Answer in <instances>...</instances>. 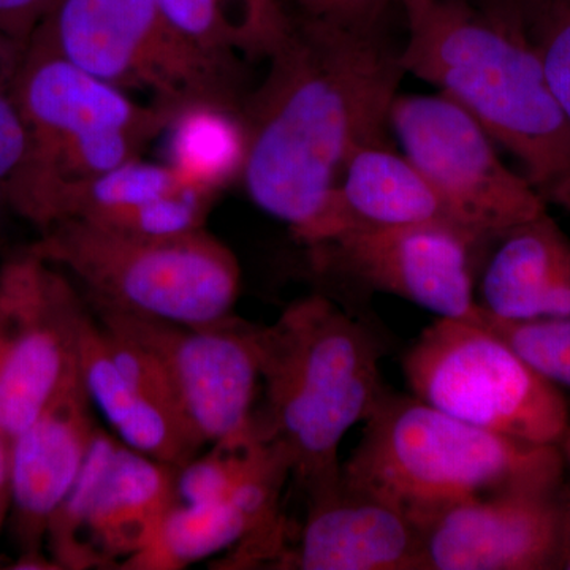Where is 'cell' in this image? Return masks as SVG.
<instances>
[{
  "instance_id": "1",
  "label": "cell",
  "mask_w": 570,
  "mask_h": 570,
  "mask_svg": "<svg viewBox=\"0 0 570 570\" xmlns=\"http://www.w3.org/2000/svg\"><path fill=\"white\" fill-rule=\"evenodd\" d=\"M400 56L389 32L346 31L287 9L264 81L249 89L239 111L246 132L242 183L255 206L287 224L299 245L324 219L352 154L385 141L406 75Z\"/></svg>"
},
{
  "instance_id": "2",
  "label": "cell",
  "mask_w": 570,
  "mask_h": 570,
  "mask_svg": "<svg viewBox=\"0 0 570 570\" xmlns=\"http://www.w3.org/2000/svg\"><path fill=\"white\" fill-rule=\"evenodd\" d=\"M397 2L404 71L474 116L542 200L570 212V124L519 14L497 17L464 0Z\"/></svg>"
},
{
  "instance_id": "3",
  "label": "cell",
  "mask_w": 570,
  "mask_h": 570,
  "mask_svg": "<svg viewBox=\"0 0 570 570\" xmlns=\"http://www.w3.org/2000/svg\"><path fill=\"white\" fill-rule=\"evenodd\" d=\"M258 354L264 403L255 407V433L284 450L306 497L336 485L341 441L389 392L381 341L330 296L314 294L258 325Z\"/></svg>"
},
{
  "instance_id": "4",
  "label": "cell",
  "mask_w": 570,
  "mask_h": 570,
  "mask_svg": "<svg viewBox=\"0 0 570 570\" xmlns=\"http://www.w3.org/2000/svg\"><path fill=\"white\" fill-rule=\"evenodd\" d=\"M562 474L560 445L491 433L390 390L341 469L344 485L392 505L419 531L472 499L554 493Z\"/></svg>"
},
{
  "instance_id": "5",
  "label": "cell",
  "mask_w": 570,
  "mask_h": 570,
  "mask_svg": "<svg viewBox=\"0 0 570 570\" xmlns=\"http://www.w3.org/2000/svg\"><path fill=\"white\" fill-rule=\"evenodd\" d=\"M24 247L61 268L91 307L204 325L234 316L242 294L238 257L206 228L142 238L63 219Z\"/></svg>"
},
{
  "instance_id": "6",
  "label": "cell",
  "mask_w": 570,
  "mask_h": 570,
  "mask_svg": "<svg viewBox=\"0 0 570 570\" xmlns=\"http://www.w3.org/2000/svg\"><path fill=\"white\" fill-rule=\"evenodd\" d=\"M31 41L175 111L198 104L242 111L249 92L245 61L198 47L157 0H55Z\"/></svg>"
},
{
  "instance_id": "7",
  "label": "cell",
  "mask_w": 570,
  "mask_h": 570,
  "mask_svg": "<svg viewBox=\"0 0 570 570\" xmlns=\"http://www.w3.org/2000/svg\"><path fill=\"white\" fill-rule=\"evenodd\" d=\"M412 395L452 417L532 444L560 445L570 423L558 385L485 324L438 317L403 358Z\"/></svg>"
},
{
  "instance_id": "8",
  "label": "cell",
  "mask_w": 570,
  "mask_h": 570,
  "mask_svg": "<svg viewBox=\"0 0 570 570\" xmlns=\"http://www.w3.org/2000/svg\"><path fill=\"white\" fill-rule=\"evenodd\" d=\"M389 126L456 227L487 245L547 212L531 183L499 159L474 116L444 94L396 96Z\"/></svg>"
},
{
  "instance_id": "9",
  "label": "cell",
  "mask_w": 570,
  "mask_h": 570,
  "mask_svg": "<svg viewBox=\"0 0 570 570\" xmlns=\"http://www.w3.org/2000/svg\"><path fill=\"white\" fill-rule=\"evenodd\" d=\"M89 306V305H88ZM111 332L151 352L174 385L186 419L206 445H249L261 390L258 325L238 316L187 325L91 307Z\"/></svg>"
},
{
  "instance_id": "10",
  "label": "cell",
  "mask_w": 570,
  "mask_h": 570,
  "mask_svg": "<svg viewBox=\"0 0 570 570\" xmlns=\"http://www.w3.org/2000/svg\"><path fill=\"white\" fill-rule=\"evenodd\" d=\"M88 303L58 266L10 250L0 264V425L10 441L78 371Z\"/></svg>"
},
{
  "instance_id": "11",
  "label": "cell",
  "mask_w": 570,
  "mask_h": 570,
  "mask_svg": "<svg viewBox=\"0 0 570 570\" xmlns=\"http://www.w3.org/2000/svg\"><path fill=\"white\" fill-rule=\"evenodd\" d=\"M487 245L444 224L356 227L306 246L314 275L407 299L442 318L479 322L475 253Z\"/></svg>"
},
{
  "instance_id": "12",
  "label": "cell",
  "mask_w": 570,
  "mask_h": 570,
  "mask_svg": "<svg viewBox=\"0 0 570 570\" xmlns=\"http://www.w3.org/2000/svg\"><path fill=\"white\" fill-rule=\"evenodd\" d=\"M11 88L28 130L21 171L105 134L127 130L163 137L176 112L137 102L129 92L37 41L29 43L14 67Z\"/></svg>"
},
{
  "instance_id": "13",
  "label": "cell",
  "mask_w": 570,
  "mask_h": 570,
  "mask_svg": "<svg viewBox=\"0 0 570 570\" xmlns=\"http://www.w3.org/2000/svg\"><path fill=\"white\" fill-rule=\"evenodd\" d=\"M97 428L78 366L55 400L11 439L7 528L18 547L11 568L58 569L45 557L48 524L80 474Z\"/></svg>"
},
{
  "instance_id": "14",
  "label": "cell",
  "mask_w": 570,
  "mask_h": 570,
  "mask_svg": "<svg viewBox=\"0 0 570 570\" xmlns=\"http://www.w3.org/2000/svg\"><path fill=\"white\" fill-rule=\"evenodd\" d=\"M420 570H549L560 558V491L472 499L420 531Z\"/></svg>"
},
{
  "instance_id": "15",
  "label": "cell",
  "mask_w": 570,
  "mask_h": 570,
  "mask_svg": "<svg viewBox=\"0 0 570 570\" xmlns=\"http://www.w3.org/2000/svg\"><path fill=\"white\" fill-rule=\"evenodd\" d=\"M294 547L276 568L298 570H420V531L392 505L341 482L307 494Z\"/></svg>"
},
{
  "instance_id": "16",
  "label": "cell",
  "mask_w": 570,
  "mask_h": 570,
  "mask_svg": "<svg viewBox=\"0 0 570 570\" xmlns=\"http://www.w3.org/2000/svg\"><path fill=\"white\" fill-rule=\"evenodd\" d=\"M494 245L478 299L489 316L570 318V238L549 213L510 228Z\"/></svg>"
},
{
  "instance_id": "17",
  "label": "cell",
  "mask_w": 570,
  "mask_h": 570,
  "mask_svg": "<svg viewBox=\"0 0 570 570\" xmlns=\"http://www.w3.org/2000/svg\"><path fill=\"white\" fill-rule=\"evenodd\" d=\"M414 224L460 228L406 156L393 151L387 141L371 142L352 154L324 219L302 246L317 245L356 227Z\"/></svg>"
},
{
  "instance_id": "18",
  "label": "cell",
  "mask_w": 570,
  "mask_h": 570,
  "mask_svg": "<svg viewBox=\"0 0 570 570\" xmlns=\"http://www.w3.org/2000/svg\"><path fill=\"white\" fill-rule=\"evenodd\" d=\"M178 468L121 444L94 494L85 540L96 569L121 568L140 553L179 502Z\"/></svg>"
},
{
  "instance_id": "19",
  "label": "cell",
  "mask_w": 570,
  "mask_h": 570,
  "mask_svg": "<svg viewBox=\"0 0 570 570\" xmlns=\"http://www.w3.org/2000/svg\"><path fill=\"white\" fill-rule=\"evenodd\" d=\"M78 366L94 409L124 445L175 468L200 455L206 442L194 426L119 373L105 346L102 325L89 306L81 324Z\"/></svg>"
},
{
  "instance_id": "20",
  "label": "cell",
  "mask_w": 570,
  "mask_h": 570,
  "mask_svg": "<svg viewBox=\"0 0 570 570\" xmlns=\"http://www.w3.org/2000/svg\"><path fill=\"white\" fill-rule=\"evenodd\" d=\"M164 137L165 163L193 186L220 195L242 181L246 132L239 111L206 104L179 108Z\"/></svg>"
},
{
  "instance_id": "21",
  "label": "cell",
  "mask_w": 570,
  "mask_h": 570,
  "mask_svg": "<svg viewBox=\"0 0 570 570\" xmlns=\"http://www.w3.org/2000/svg\"><path fill=\"white\" fill-rule=\"evenodd\" d=\"M176 28L223 58L266 59L287 22L284 0H157Z\"/></svg>"
},
{
  "instance_id": "22",
  "label": "cell",
  "mask_w": 570,
  "mask_h": 570,
  "mask_svg": "<svg viewBox=\"0 0 570 570\" xmlns=\"http://www.w3.org/2000/svg\"><path fill=\"white\" fill-rule=\"evenodd\" d=\"M257 521L232 499L184 504L168 512L151 542L124 562L127 570H179L258 534Z\"/></svg>"
},
{
  "instance_id": "23",
  "label": "cell",
  "mask_w": 570,
  "mask_h": 570,
  "mask_svg": "<svg viewBox=\"0 0 570 570\" xmlns=\"http://www.w3.org/2000/svg\"><path fill=\"white\" fill-rule=\"evenodd\" d=\"M189 186L193 184L186 181L170 164L149 163L138 157L115 170L69 187L59 197L50 225L63 219L96 223Z\"/></svg>"
},
{
  "instance_id": "24",
  "label": "cell",
  "mask_w": 570,
  "mask_h": 570,
  "mask_svg": "<svg viewBox=\"0 0 570 570\" xmlns=\"http://www.w3.org/2000/svg\"><path fill=\"white\" fill-rule=\"evenodd\" d=\"M119 444L121 441L118 438L112 436L104 428H97L80 474L48 524L45 549L58 569H96L91 553L86 547V521L97 485Z\"/></svg>"
},
{
  "instance_id": "25",
  "label": "cell",
  "mask_w": 570,
  "mask_h": 570,
  "mask_svg": "<svg viewBox=\"0 0 570 570\" xmlns=\"http://www.w3.org/2000/svg\"><path fill=\"white\" fill-rule=\"evenodd\" d=\"M515 10L570 124V0H515Z\"/></svg>"
},
{
  "instance_id": "26",
  "label": "cell",
  "mask_w": 570,
  "mask_h": 570,
  "mask_svg": "<svg viewBox=\"0 0 570 570\" xmlns=\"http://www.w3.org/2000/svg\"><path fill=\"white\" fill-rule=\"evenodd\" d=\"M482 324L501 336L551 384L570 389V318L499 321L485 313Z\"/></svg>"
},
{
  "instance_id": "27",
  "label": "cell",
  "mask_w": 570,
  "mask_h": 570,
  "mask_svg": "<svg viewBox=\"0 0 570 570\" xmlns=\"http://www.w3.org/2000/svg\"><path fill=\"white\" fill-rule=\"evenodd\" d=\"M262 441L249 445H212L209 452L197 455L176 472L179 502L224 501L242 482L255 459Z\"/></svg>"
},
{
  "instance_id": "28",
  "label": "cell",
  "mask_w": 570,
  "mask_h": 570,
  "mask_svg": "<svg viewBox=\"0 0 570 570\" xmlns=\"http://www.w3.org/2000/svg\"><path fill=\"white\" fill-rule=\"evenodd\" d=\"M292 13L352 32H389L397 0H284Z\"/></svg>"
},
{
  "instance_id": "29",
  "label": "cell",
  "mask_w": 570,
  "mask_h": 570,
  "mask_svg": "<svg viewBox=\"0 0 570 570\" xmlns=\"http://www.w3.org/2000/svg\"><path fill=\"white\" fill-rule=\"evenodd\" d=\"M13 70L0 67V220L11 213V194L28 151V130L11 88Z\"/></svg>"
},
{
  "instance_id": "30",
  "label": "cell",
  "mask_w": 570,
  "mask_h": 570,
  "mask_svg": "<svg viewBox=\"0 0 570 570\" xmlns=\"http://www.w3.org/2000/svg\"><path fill=\"white\" fill-rule=\"evenodd\" d=\"M55 0H0V67H17Z\"/></svg>"
},
{
  "instance_id": "31",
  "label": "cell",
  "mask_w": 570,
  "mask_h": 570,
  "mask_svg": "<svg viewBox=\"0 0 570 570\" xmlns=\"http://www.w3.org/2000/svg\"><path fill=\"white\" fill-rule=\"evenodd\" d=\"M10 438L0 425V538L7 530L10 512Z\"/></svg>"
},
{
  "instance_id": "32",
  "label": "cell",
  "mask_w": 570,
  "mask_h": 570,
  "mask_svg": "<svg viewBox=\"0 0 570 570\" xmlns=\"http://www.w3.org/2000/svg\"><path fill=\"white\" fill-rule=\"evenodd\" d=\"M558 569L570 570V489L560 490V558Z\"/></svg>"
},
{
  "instance_id": "33",
  "label": "cell",
  "mask_w": 570,
  "mask_h": 570,
  "mask_svg": "<svg viewBox=\"0 0 570 570\" xmlns=\"http://www.w3.org/2000/svg\"><path fill=\"white\" fill-rule=\"evenodd\" d=\"M464 2L497 17H513L517 13L515 0H464Z\"/></svg>"
},
{
  "instance_id": "34",
  "label": "cell",
  "mask_w": 570,
  "mask_h": 570,
  "mask_svg": "<svg viewBox=\"0 0 570 570\" xmlns=\"http://www.w3.org/2000/svg\"><path fill=\"white\" fill-rule=\"evenodd\" d=\"M560 449L562 456H564V463H568L570 466V423L568 430H566L564 436L561 439Z\"/></svg>"
}]
</instances>
